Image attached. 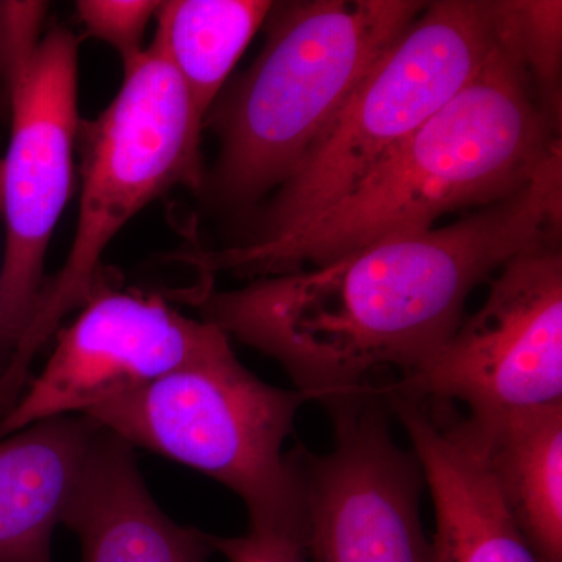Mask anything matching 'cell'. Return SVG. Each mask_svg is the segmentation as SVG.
I'll use <instances>...</instances> for the list:
<instances>
[{
    "label": "cell",
    "mask_w": 562,
    "mask_h": 562,
    "mask_svg": "<svg viewBox=\"0 0 562 562\" xmlns=\"http://www.w3.org/2000/svg\"><path fill=\"white\" fill-rule=\"evenodd\" d=\"M272 7L265 0H172L158 7L157 33L203 127L228 74Z\"/></svg>",
    "instance_id": "cell-15"
},
{
    "label": "cell",
    "mask_w": 562,
    "mask_h": 562,
    "mask_svg": "<svg viewBox=\"0 0 562 562\" xmlns=\"http://www.w3.org/2000/svg\"><path fill=\"white\" fill-rule=\"evenodd\" d=\"M213 546L228 562H312L302 532L249 527L236 538L213 536Z\"/></svg>",
    "instance_id": "cell-19"
},
{
    "label": "cell",
    "mask_w": 562,
    "mask_h": 562,
    "mask_svg": "<svg viewBox=\"0 0 562 562\" xmlns=\"http://www.w3.org/2000/svg\"><path fill=\"white\" fill-rule=\"evenodd\" d=\"M427 3H273L260 55L205 117L221 143L211 181L217 198L249 206L281 187Z\"/></svg>",
    "instance_id": "cell-3"
},
{
    "label": "cell",
    "mask_w": 562,
    "mask_h": 562,
    "mask_svg": "<svg viewBox=\"0 0 562 562\" xmlns=\"http://www.w3.org/2000/svg\"><path fill=\"white\" fill-rule=\"evenodd\" d=\"M0 80H2V72H0Z\"/></svg>",
    "instance_id": "cell-21"
},
{
    "label": "cell",
    "mask_w": 562,
    "mask_h": 562,
    "mask_svg": "<svg viewBox=\"0 0 562 562\" xmlns=\"http://www.w3.org/2000/svg\"><path fill=\"white\" fill-rule=\"evenodd\" d=\"M306 402L301 391L262 382L228 349L83 416L133 449L224 484L246 505L250 527L305 535L297 475L283 449Z\"/></svg>",
    "instance_id": "cell-5"
},
{
    "label": "cell",
    "mask_w": 562,
    "mask_h": 562,
    "mask_svg": "<svg viewBox=\"0 0 562 562\" xmlns=\"http://www.w3.org/2000/svg\"><path fill=\"white\" fill-rule=\"evenodd\" d=\"M335 446L290 457L312 562H438L420 517L424 475L391 435L376 390L325 406Z\"/></svg>",
    "instance_id": "cell-8"
},
{
    "label": "cell",
    "mask_w": 562,
    "mask_h": 562,
    "mask_svg": "<svg viewBox=\"0 0 562 562\" xmlns=\"http://www.w3.org/2000/svg\"><path fill=\"white\" fill-rule=\"evenodd\" d=\"M562 150V149H561ZM508 198L446 227L371 244L233 291H181L203 319L280 362L295 390L327 406L405 375L462 321L475 288L524 251L561 244L562 151Z\"/></svg>",
    "instance_id": "cell-1"
},
{
    "label": "cell",
    "mask_w": 562,
    "mask_h": 562,
    "mask_svg": "<svg viewBox=\"0 0 562 562\" xmlns=\"http://www.w3.org/2000/svg\"><path fill=\"white\" fill-rule=\"evenodd\" d=\"M494 13L497 38L522 63L547 114L561 122L562 3L502 0Z\"/></svg>",
    "instance_id": "cell-16"
},
{
    "label": "cell",
    "mask_w": 562,
    "mask_h": 562,
    "mask_svg": "<svg viewBox=\"0 0 562 562\" xmlns=\"http://www.w3.org/2000/svg\"><path fill=\"white\" fill-rule=\"evenodd\" d=\"M202 117L161 36L124 66L113 102L94 121H80L79 222L65 265L43 290L20 342L0 372V417L31 380L40 350L102 280L111 239L144 206L176 187L203 184Z\"/></svg>",
    "instance_id": "cell-4"
},
{
    "label": "cell",
    "mask_w": 562,
    "mask_h": 562,
    "mask_svg": "<svg viewBox=\"0 0 562 562\" xmlns=\"http://www.w3.org/2000/svg\"><path fill=\"white\" fill-rule=\"evenodd\" d=\"M560 131L522 63L497 38L483 68L452 101L341 199L272 241L195 251L184 260L203 273L255 280L430 231L446 214L483 209L519 190L562 149Z\"/></svg>",
    "instance_id": "cell-2"
},
{
    "label": "cell",
    "mask_w": 562,
    "mask_h": 562,
    "mask_svg": "<svg viewBox=\"0 0 562 562\" xmlns=\"http://www.w3.org/2000/svg\"><path fill=\"white\" fill-rule=\"evenodd\" d=\"M380 386L461 403L473 419L562 403L561 244L503 265L479 312L416 369Z\"/></svg>",
    "instance_id": "cell-7"
},
{
    "label": "cell",
    "mask_w": 562,
    "mask_h": 562,
    "mask_svg": "<svg viewBox=\"0 0 562 562\" xmlns=\"http://www.w3.org/2000/svg\"><path fill=\"white\" fill-rule=\"evenodd\" d=\"M435 503L438 562H541L514 522L464 417L450 403L384 390Z\"/></svg>",
    "instance_id": "cell-11"
},
{
    "label": "cell",
    "mask_w": 562,
    "mask_h": 562,
    "mask_svg": "<svg viewBox=\"0 0 562 562\" xmlns=\"http://www.w3.org/2000/svg\"><path fill=\"white\" fill-rule=\"evenodd\" d=\"M161 2L151 0H80L77 14L87 32L120 54L131 65L143 54V36Z\"/></svg>",
    "instance_id": "cell-17"
},
{
    "label": "cell",
    "mask_w": 562,
    "mask_h": 562,
    "mask_svg": "<svg viewBox=\"0 0 562 562\" xmlns=\"http://www.w3.org/2000/svg\"><path fill=\"white\" fill-rule=\"evenodd\" d=\"M232 349L216 325L184 316L157 294L99 281L79 316L57 331L43 371L0 417V439L36 422L95 406Z\"/></svg>",
    "instance_id": "cell-10"
},
{
    "label": "cell",
    "mask_w": 562,
    "mask_h": 562,
    "mask_svg": "<svg viewBox=\"0 0 562 562\" xmlns=\"http://www.w3.org/2000/svg\"><path fill=\"white\" fill-rule=\"evenodd\" d=\"M79 44L66 29L40 41L7 77L9 149L0 171L5 251L0 266V372L20 342L43 290L52 233L72 191Z\"/></svg>",
    "instance_id": "cell-9"
},
{
    "label": "cell",
    "mask_w": 562,
    "mask_h": 562,
    "mask_svg": "<svg viewBox=\"0 0 562 562\" xmlns=\"http://www.w3.org/2000/svg\"><path fill=\"white\" fill-rule=\"evenodd\" d=\"M495 44L494 2H428L277 188L246 243L280 238L341 199L452 101Z\"/></svg>",
    "instance_id": "cell-6"
},
{
    "label": "cell",
    "mask_w": 562,
    "mask_h": 562,
    "mask_svg": "<svg viewBox=\"0 0 562 562\" xmlns=\"http://www.w3.org/2000/svg\"><path fill=\"white\" fill-rule=\"evenodd\" d=\"M63 525L81 562H206L213 535L173 522L151 497L133 447L102 428Z\"/></svg>",
    "instance_id": "cell-12"
},
{
    "label": "cell",
    "mask_w": 562,
    "mask_h": 562,
    "mask_svg": "<svg viewBox=\"0 0 562 562\" xmlns=\"http://www.w3.org/2000/svg\"><path fill=\"white\" fill-rule=\"evenodd\" d=\"M465 424L541 562H562V403Z\"/></svg>",
    "instance_id": "cell-14"
},
{
    "label": "cell",
    "mask_w": 562,
    "mask_h": 562,
    "mask_svg": "<svg viewBox=\"0 0 562 562\" xmlns=\"http://www.w3.org/2000/svg\"><path fill=\"white\" fill-rule=\"evenodd\" d=\"M0 171H2V160H0ZM0 217H2V194H0Z\"/></svg>",
    "instance_id": "cell-20"
},
{
    "label": "cell",
    "mask_w": 562,
    "mask_h": 562,
    "mask_svg": "<svg viewBox=\"0 0 562 562\" xmlns=\"http://www.w3.org/2000/svg\"><path fill=\"white\" fill-rule=\"evenodd\" d=\"M47 5L46 2H0V72L3 81L31 60L38 47Z\"/></svg>",
    "instance_id": "cell-18"
},
{
    "label": "cell",
    "mask_w": 562,
    "mask_h": 562,
    "mask_svg": "<svg viewBox=\"0 0 562 562\" xmlns=\"http://www.w3.org/2000/svg\"><path fill=\"white\" fill-rule=\"evenodd\" d=\"M101 430L98 422L72 414L0 439V562H54V531Z\"/></svg>",
    "instance_id": "cell-13"
}]
</instances>
